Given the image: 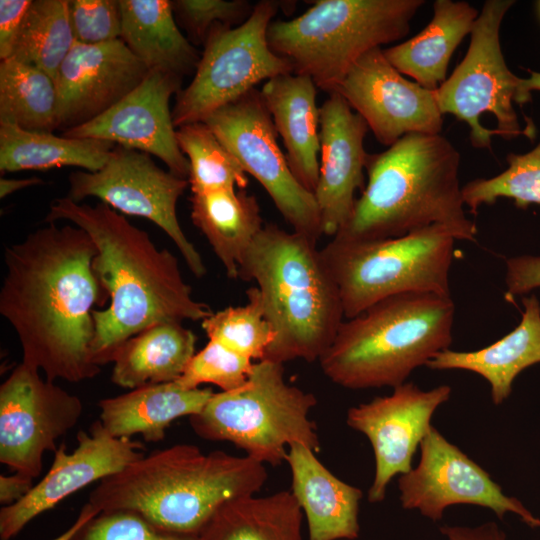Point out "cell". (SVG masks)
<instances>
[{
	"mask_svg": "<svg viewBox=\"0 0 540 540\" xmlns=\"http://www.w3.org/2000/svg\"><path fill=\"white\" fill-rule=\"evenodd\" d=\"M265 465L224 451L176 444L144 455L99 481L88 502L101 511H133L157 527L200 535L226 502L257 494Z\"/></svg>",
	"mask_w": 540,
	"mask_h": 540,
	"instance_id": "3",
	"label": "cell"
},
{
	"mask_svg": "<svg viewBox=\"0 0 540 540\" xmlns=\"http://www.w3.org/2000/svg\"><path fill=\"white\" fill-rule=\"evenodd\" d=\"M74 42L68 0H33L11 58L44 71L56 82Z\"/></svg>",
	"mask_w": 540,
	"mask_h": 540,
	"instance_id": "33",
	"label": "cell"
},
{
	"mask_svg": "<svg viewBox=\"0 0 540 540\" xmlns=\"http://www.w3.org/2000/svg\"><path fill=\"white\" fill-rule=\"evenodd\" d=\"M519 324L503 338L475 351L443 350L426 366L434 370L460 369L482 376L491 387L495 405L511 394L515 378L540 363V302L536 295L523 298Z\"/></svg>",
	"mask_w": 540,
	"mask_h": 540,
	"instance_id": "24",
	"label": "cell"
},
{
	"mask_svg": "<svg viewBox=\"0 0 540 540\" xmlns=\"http://www.w3.org/2000/svg\"><path fill=\"white\" fill-rule=\"evenodd\" d=\"M191 219L208 240L230 279H237L243 257L263 228L256 197L246 189L192 194Z\"/></svg>",
	"mask_w": 540,
	"mask_h": 540,
	"instance_id": "28",
	"label": "cell"
},
{
	"mask_svg": "<svg viewBox=\"0 0 540 540\" xmlns=\"http://www.w3.org/2000/svg\"><path fill=\"white\" fill-rule=\"evenodd\" d=\"M505 283L508 298L540 288V256L521 255L507 259Z\"/></svg>",
	"mask_w": 540,
	"mask_h": 540,
	"instance_id": "41",
	"label": "cell"
},
{
	"mask_svg": "<svg viewBox=\"0 0 540 540\" xmlns=\"http://www.w3.org/2000/svg\"><path fill=\"white\" fill-rule=\"evenodd\" d=\"M68 181L67 196L73 201L96 197L122 214L150 220L174 242L196 277L206 274L200 253L177 218V202L189 186L188 180L160 168L150 154L116 145L100 170L73 172Z\"/></svg>",
	"mask_w": 540,
	"mask_h": 540,
	"instance_id": "13",
	"label": "cell"
},
{
	"mask_svg": "<svg viewBox=\"0 0 540 540\" xmlns=\"http://www.w3.org/2000/svg\"><path fill=\"white\" fill-rule=\"evenodd\" d=\"M284 364L261 360L239 389L213 393L203 409L189 417L196 435L226 441L262 464L280 465L289 447L302 443L317 452L320 440L309 417L317 399L285 379Z\"/></svg>",
	"mask_w": 540,
	"mask_h": 540,
	"instance_id": "8",
	"label": "cell"
},
{
	"mask_svg": "<svg viewBox=\"0 0 540 540\" xmlns=\"http://www.w3.org/2000/svg\"><path fill=\"white\" fill-rule=\"evenodd\" d=\"M115 146L105 140L57 136L0 122V171L74 166L94 172L105 165Z\"/></svg>",
	"mask_w": 540,
	"mask_h": 540,
	"instance_id": "30",
	"label": "cell"
},
{
	"mask_svg": "<svg viewBox=\"0 0 540 540\" xmlns=\"http://www.w3.org/2000/svg\"><path fill=\"white\" fill-rule=\"evenodd\" d=\"M368 130L339 93H329L320 107L319 177L313 193L323 235L334 237L344 227L354 209L355 191L365 187Z\"/></svg>",
	"mask_w": 540,
	"mask_h": 540,
	"instance_id": "21",
	"label": "cell"
},
{
	"mask_svg": "<svg viewBox=\"0 0 540 540\" xmlns=\"http://www.w3.org/2000/svg\"><path fill=\"white\" fill-rule=\"evenodd\" d=\"M423 0H318L300 16L272 21L270 49L293 73L331 93L367 52L405 37Z\"/></svg>",
	"mask_w": 540,
	"mask_h": 540,
	"instance_id": "7",
	"label": "cell"
},
{
	"mask_svg": "<svg viewBox=\"0 0 540 540\" xmlns=\"http://www.w3.org/2000/svg\"><path fill=\"white\" fill-rule=\"evenodd\" d=\"M451 391L448 385L422 390L405 382L390 395L348 409L347 425L368 438L374 453L370 503L383 501L390 481L413 469V456L432 427V416L449 400Z\"/></svg>",
	"mask_w": 540,
	"mask_h": 540,
	"instance_id": "17",
	"label": "cell"
},
{
	"mask_svg": "<svg viewBox=\"0 0 540 540\" xmlns=\"http://www.w3.org/2000/svg\"><path fill=\"white\" fill-rule=\"evenodd\" d=\"M43 183V180L39 177H29V178H23V179H7V178H1L0 179V197L5 198L8 195L30 187L34 185H38Z\"/></svg>",
	"mask_w": 540,
	"mask_h": 540,
	"instance_id": "46",
	"label": "cell"
},
{
	"mask_svg": "<svg viewBox=\"0 0 540 540\" xmlns=\"http://www.w3.org/2000/svg\"><path fill=\"white\" fill-rule=\"evenodd\" d=\"M121 40L149 70L180 78L196 71L200 56L183 36L169 0H119Z\"/></svg>",
	"mask_w": 540,
	"mask_h": 540,
	"instance_id": "27",
	"label": "cell"
},
{
	"mask_svg": "<svg viewBox=\"0 0 540 540\" xmlns=\"http://www.w3.org/2000/svg\"><path fill=\"white\" fill-rule=\"evenodd\" d=\"M197 337L182 323H160L125 341L115 352L111 380L135 389L174 382L196 353Z\"/></svg>",
	"mask_w": 540,
	"mask_h": 540,
	"instance_id": "29",
	"label": "cell"
},
{
	"mask_svg": "<svg viewBox=\"0 0 540 540\" xmlns=\"http://www.w3.org/2000/svg\"><path fill=\"white\" fill-rule=\"evenodd\" d=\"M334 91L385 146L408 134L435 135L442 130L443 114L435 91L406 79L381 48L359 58Z\"/></svg>",
	"mask_w": 540,
	"mask_h": 540,
	"instance_id": "16",
	"label": "cell"
},
{
	"mask_svg": "<svg viewBox=\"0 0 540 540\" xmlns=\"http://www.w3.org/2000/svg\"><path fill=\"white\" fill-rule=\"evenodd\" d=\"M454 233L440 224L400 237L354 241L332 237L320 249L338 288L344 316L403 293L450 295Z\"/></svg>",
	"mask_w": 540,
	"mask_h": 540,
	"instance_id": "9",
	"label": "cell"
},
{
	"mask_svg": "<svg viewBox=\"0 0 540 540\" xmlns=\"http://www.w3.org/2000/svg\"><path fill=\"white\" fill-rule=\"evenodd\" d=\"M75 41L94 45L121 38L122 12L119 0H68Z\"/></svg>",
	"mask_w": 540,
	"mask_h": 540,
	"instance_id": "40",
	"label": "cell"
},
{
	"mask_svg": "<svg viewBox=\"0 0 540 540\" xmlns=\"http://www.w3.org/2000/svg\"><path fill=\"white\" fill-rule=\"evenodd\" d=\"M57 102L56 82L47 73L12 58L0 62V122L52 132Z\"/></svg>",
	"mask_w": 540,
	"mask_h": 540,
	"instance_id": "32",
	"label": "cell"
},
{
	"mask_svg": "<svg viewBox=\"0 0 540 540\" xmlns=\"http://www.w3.org/2000/svg\"><path fill=\"white\" fill-rule=\"evenodd\" d=\"M511 0L484 3L473 29L465 57L435 90L442 114H452L469 127L470 143L491 150V137L511 139L525 135L533 140L536 128L522 129L513 103L522 106L521 78L506 65L499 39L502 20Z\"/></svg>",
	"mask_w": 540,
	"mask_h": 540,
	"instance_id": "10",
	"label": "cell"
},
{
	"mask_svg": "<svg viewBox=\"0 0 540 540\" xmlns=\"http://www.w3.org/2000/svg\"><path fill=\"white\" fill-rule=\"evenodd\" d=\"M178 22L195 43H205L216 25H240L252 13L254 5L244 0H175L171 1Z\"/></svg>",
	"mask_w": 540,
	"mask_h": 540,
	"instance_id": "39",
	"label": "cell"
},
{
	"mask_svg": "<svg viewBox=\"0 0 540 540\" xmlns=\"http://www.w3.org/2000/svg\"><path fill=\"white\" fill-rule=\"evenodd\" d=\"M529 77L521 78L520 95L523 105L532 100L531 92L540 91V72L528 69Z\"/></svg>",
	"mask_w": 540,
	"mask_h": 540,
	"instance_id": "47",
	"label": "cell"
},
{
	"mask_svg": "<svg viewBox=\"0 0 540 540\" xmlns=\"http://www.w3.org/2000/svg\"><path fill=\"white\" fill-rule=\"evenodd\" d=\"M451 296L409 292L385 298L344 320L319 359L324 375L347 389L403 383L452 342Z\"/></svg>",
	"mask_w": 540,
	"mask_h": 540,
	"instance_id": "6",
	"label": "cell"
},
{
	"mask_svg": "<svg viewBox=\"0 0 540 540\" xmlns=\"http://www.w3.org/2000/svg\"><path fill=\"white\" fill-rule=\"evenodd\" d=\"M440 532L447 540H507L505 532L495 522L476 527L444 525Z\"/></svg>",
	"mask_w": 540,
	"mask_h": 540,
	"instance_id": "43",
	"label": "cell"
},
{
	"mask_svg": "<svg viewBox=\"0 0 540 540\" xmlns=\"http://www.w3.org/2000/svg\"><path fill=\"white\" fill-rule=\"evenodd\" d=\"M182 78L150 70L144 80L109 110L63 132L72 138L112 142L158 157L174 175L187 179L189 162L181 151L170 108Z\"/></svg>",
	"mask_w": 540,
	"mask_h": 540,
	"instance_id": "19",
	"label": "cell"
},
{
	"mask_svg": "<svg viewBox=\"0 0 540 540\" xmlns=\"http://www.w3.org/2000/svg\"><path fill=\"white\" fill-rule=\"evenodd\" d=\"M149 71L121 39L94 45L75 41L56 80L57 128L66 131L103 114Z\"/></svg>",
	"mask_w": 540,
	"mask_h": 540,
	"instance_id": "20",
	"label": "cell"
},
{
	"mask_svg": "<svg viewBox=\"0 0 540 540\" xmlns=\"http://www.w3.org/2000/svg\"><path fill=\"white\" fill-rule=\"evenodd\" d=\"M58 220L86 231L97 248L92 267L110 300L106 309L93 311L91 352L98 366L112 362L125 341L153 325L202 322L213 313L193 297L177 257L159 249L147 232L109 205L61 197L51 203L45 218L47 223Z\"/></svg>",
	"mask_w": 540,
	"mask_h": 540,
	"instance_id": "2",
	"label": "cell"
},
{
	"mask_svg": "<svg viewBox=\"0 0 540 540\" xmlns=\"http://www.w3.org/2000/svg\"><path fill=\"white\" fill-rule=\"evenodd\" d=\"M176 138L189 162L188 183L192 194L247 188V173L206 123L181 126L176 130Z\"/></svg>",
	"mask_w": 540,
	"mask_h": 540,
	"instance_id": "34",
	"label": "cell"
},
{
	"mask_svg": "<svg viewBox=\"0 0 540 540\" xmlns=\"http://www.w3.org/2000/svg\"><path fill=\"white\" fill-rule=\"evenodd\" d=\"M433 12L418 34L383 53L401 74L435 91L446 81L451 56L471 33L479 12L465 1L452 0H436Z\"/></svg>",
	"mask_w": 540,
	"mask_h": 540,
	"instance_id": "26",
	"label": "cell"
},
{
	"mask_svg": "<svg viewBox=\"0 0 540 540\" xmlns=\"http://www.w3.org/2000/svg\"><path fill=\"white\" fill-rule=\"evenodd\" d=\"M254 361L221 343L210 340L190 359L176 383L186 389L213 384L223 392L241 388L247 382Z\"/></svg>",
	"mask_w": 540,
	"mask_h": 540,
	"instance_id": "37",
	"label": "cell"
},
{
	"mask_svg": "<svg viewBox=\"0 0 540 540\" xmlns=\"http://www.w3.org/2000/svg\"><path fill=\"white\" fill-rule=\"evenodd\" d=\"M398 488L404 509H417L432 521L451 505L469 504L492 510L500 520L514 513L531 528H540L539 518L505 495L486 470L433 426L420 444L418 465L400 475Z\"/></svg>",
	"mask_w": 540,
	"mask_h": 540,
	"instance_id": "15",
	"label": "cell"
},
{
	"mask_svg": "<svg viewBox=\"0 0 540 540\" xmlns=\"http://www.w3.org/2000/svg\"><path fill=\"white\" fill-rule=\"evenodd\" d=\"M33 479L19 472L0 475V503L9 506L25 497L33 488Z\"/></svg>",
	"mask_w": 540,
	"mask_h": 540,
	"instance_id": "44",
	"label": "cell"
},
{
	"mask_svg": "<svg viewBox=\"0 0 540 540\" xmlns=\"http://www.w3.org/2000/svg\"><path fill=\"white\" fill-rule=\"evenodd\" d=\"M539 8H540V2H539Z\"/></svg>",
	"mask_w": 540,
	"mask_h": 540,
	"instance_id": "48",
	"label": "cell"
},
{
	"mask_svg": "<svg viewBox=\"0 0 540 540\" xmlns=\"http://www.w3.org/2000/svg\"><path fill=\"white\" fill-rule=\"evenodd\" d=\"M203 122L263 186L293 231L317 243L323 235L317 202L293 175L260 91L254 88Z\"/></svg>",
	"mask_w": 540,
	"mask_h": 540,
	"instance_id": "12",
	"label": "cell"
},
{
	"mask_svg": "<svg viewBox=\"0 0 540 540\" xmlns=\"http://www.w3.org/2000/svg\"><path fill=\"white\" fill-rule=\"evenodd\" d=\"M82 412L78 396L21 361L0 386V462L37 478L44 454L57 450V440L76 426Z\"/></svg>",
	"mask_w": 540,
	"mask_h": 540,
	"instance_id": "14",
	"label": "cell"
},
{
	"mask_svg": "<svg viewBox=\"0 0 540 540\" xmlns=\"http://www.w3.org/2000/svg\"><path fill=\"white\" fill-rule=\"evenodd\" d=\"M279 4H254L242 24L216 25L210 31L190 84L176 94L175 128L203 122L216 110L243 97L261 81L292 73L291 62L269 47L267 32Z\"/></svg>",
	"mask_w": 540,
	"mask_h": 540,
	"instance_id": "11",
	"label": "cell"
},
{
	"mask_svg": "<svg viewBox=\"0 0 540 540\" xmlns=\"http://www.w3.org/2000/svg\"><path fill=\"white\" fill-rule=\"evenodd\" d=\"M213 393L210 388L186 389L176 381L146 385L100 400L99 420L113 437L140 434L159 442L174 420L199 413Z\"/></svg>",
	"mask_w": 540,
	"mask_h": 540,
	"instance_id": "25",
	"label": "cell"
},
{
	"mask_svg": "<svg viewBox=\"0 0 540 540\" xmlns=\"http://www.w3.org/2000/svg\"><path fill=\"white\" fill-rule=\"evenodd\" d=\"M459 164V152L441 134H408L369 154L367 184L334 237L379 240L440 224L457 240L475 241L477 227L464 210Z\"/></svg>",
	"mask_w": 540,
	"mask_h": 540,
	"instance_id": "4",
	"label": "cell"
},
{
	"mask_svg": "<svg viewBox=\"0 0 540 540\" xmlns=\"http://www.w3.org/2000/svg\"><path fill=\"white\" fill-rule=\"evenodd\" d=\"M303 512L291 491L248 495L223 504L202 540H302Z\"/></svg>",
	"mask_w": 540,
	"mask_h": 540,
	"instance_id": "31",
	"label": "cell"
},
{
	"mask_svg": "<svg viewBox=\"0 0 540 540\" xmlns=\"http://www.w3.org/2000/svg\"><path fill=\"white\" fill-rule=\"evenodd\" d=\"M72 540H202L200 535L182 534L157 527L141 515L127 510L101 511L86 522Z\"/></svg>",
	"mask_w": 540,
	"mask_h": 540,
	"instance_id": "38",
	"label": "cell"
},
{
	"mask_svg": "<svg viewBox=\"0 0 540 540\" xmlns=\"http://www.w3.org/2000/svg\"><path fill=\"white\" fill-rule=\"evenodd\" d=\"M32 0L0 1V59L11 58L22 23Z\"/></svg>",
	"mask_w": 540,
	"mask_h": 540,
	"instance_id": "42",
	"label": "cell"
},
{
	"mask_svg": "<svg viewBox=\"0 0 540 540\" xmlns=\"http://www.w3.org/2000/svg\"><path fill=\"white\" fill-rule=\"evenodd\" d=\"M246 296L245 305L213 312L201 325L210 340L257 362L264 360L275 333L265 316L257 287H250Z\"/></svg>",
	"mask_w": 540,
	"mask_h": 540,
	"instance_id": "35",
	"label": "cell"
},
{
	"mask_svg": "<svg viewBox=\"0 0 540 540\" xmlns=\"http://www.w3.org/2000/svg\"><path fill=\"white\" fill-rule=\"evenodd\" d=\"M238 278L256 283L275 333L264 360L319 361L345 316L317 243L265 224L245 253Z\"/></svg>",
	"mask_w": 540,
	"mask_h": 540,
	"instance_id": "5",
	"label": "cell"
},
{
	"mask_svg": "<svg viewBox=\"0 0 540 540\" xmlns=\"http://www.w3.org/2000/svg\"><path fill=\"white\" fill-rule=\"evenodd\" d=\"M508 167L492 178H478L462 187L464 205L476 215L482 205L513 199L518 208L540 205V142L525 154L510 153Z\"/></svg>",
	"mask_w": 540,
	"mask_h": 540,
	"instance_id": "36",
	"label": "cell"
},
{
	"mask_svg": "<svg viewBox=\"0 0 540 540\" xmlns=\"http://www.w3.org/2000/svg\"><path fill=\"white\" fill-rule=\"evenodd\" d=\"M144 445L131 438H116L94 421L88 431L77 433V446L68 453L65 444L54 452L46 475L16 503L0 510V539L11 540L40 514L65 498L118 473L144 456Z\"/></svg>",
	"mask_w": 540,
	"mask_h": 540,
	"instance_id": "18",
	"label": "cell"
},
{
	"mask_svg": "<svg viewBox=\"0 0 540 540\" xmlns=\"http://www.w3.org/2000/svg\"><path fill=\"white\" fill-rule=\"evenodd\" d=\"M97 248L76 225L49 223L5 246L0 313L14 329L22 362L54 382L101 372L91 346L95 305L107 298L93 271Z\"/></svg>",
	"mask_w": 540,
	"mask_h": 540,
	"instance_id": "1",
	"label": "cell"
},
{
	"mask_svg": "<svg viewBox=\"0 0 540 540\" xmlns=\"http://www.w3.org/2000/svg\"><path fill=\"white\" fill-rule=\"evenodd\" d=\"M316 84L307 75L285 73L265 82L260 91L296 179L314 193L319 177L320 108Z\"/></svg>",
	"mask_w": 540,
	"mask_h": 540,
	"instance_id": "23",
	"label": "cell"
},
{
	"mask_svg": "<svg viewBox=\"0 0 540 540\" xmlns=\"http://www.w3.org/2000/svg\"><path fill=\"white\" fill-rule=\"evenodd\" d=\"M302 443L292 444L286 456L291 492L306 518L309 540H353L360 532L362 491L336 477Z\"/></svg>",
	"mask_w": 540,
	"mask_h": 540,
	"instance_id": "22",
	"label": "cell"
},
{
	"mask_svg": "<svg viewBox=\"0 0 540 540\" xmlns=\"http://www.w3.org/2000/svg\"><path fill=\"white\" fill-rule=\"evenodd\" d=\"M100 511L87 502L69 528L52 540H72L77 531Z\"/></svg>",
	"mask_w": 540,
	"mask_h": 540,
	"instance_id": "45",
	"label": "cell"
}]
</instances>
